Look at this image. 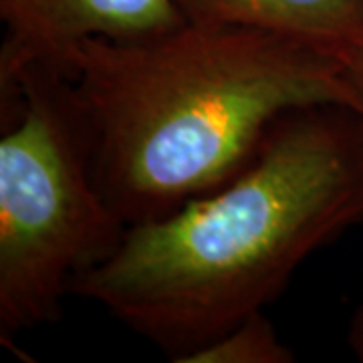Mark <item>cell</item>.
Here are the masks:
<instances>
[{"label": "cell", "instance_id": "1", "mask_svg": "<svg viewBox=\"0 0 363 363\" xmlns=\"http://www.w3.org/2000/svg\"><path fill=\"white\" fill-rule=\"evenodd\" d=\"M363 222V117L313 105L279 117L236 176L131 224L71 295L99 303L172 362L281 295L298 264Z\"/></svg>", "mask_w": 363, "mask_h": 363}, {"label": "cell", "instance_id": "2", "mask_svg": "<svg viewBox=\"0 0 363 363\" xmlns=\"http://www.w3.org/2000/svg\"><path fill=\"white\" fill-rule=\"evenodd\" d=\"M71 79L93 133L97 188L128 226L230 180L289 111L353 109L339 52L220 23L85 40Z\"/></svg>", "mask_w": 363, "mask_h": 363}, {"label": "cell", "instance_id": "3", "mask_svg": "<svg viewBox=\"0 0 363 363\" xmlns=\"http://www.w3.org/2000/svg\"><path fill=\"white\" fill-rule=\"evenodd\" d=\"M0 343L61 319L79 274L121 245L128 224L105 202L93 133L73 79L28 67L0 91Z\"/></svg>", "mask_w": 363, "mask_h": 363}, {"label": "cell", "instance_id": "4", "mask_svg": "<svg viewBox=\"0 0 363 363\" xmlns=\"http://www.w3.org/2000/svg\"><path fill=\"white\" fill-rule=\"evenodd\" d=\"M0 21L2 91L28 67L73 77L85 40L147 39L184 25L186 16L178 0H0Z\"/></svg>", "mask_w": 363, "mask_h": 363}, {"label": "cell", "instance_id": "5", "mask_svg": "<svg viewBox=\"0 0 363 363\" xmlns=\"http://www.w3.org/2000/svg\"><path fill=\"white\" fill-rule=\"evenodd\" d=\"M186 21L252 26L341 52L363 45V0H178Z\"/></svg>", "mask_w": 363, "mask_h": 363}, {"label": "cell", "instance_id": "6", "mask_svg": "<svg viewBox=\"0 0 363 363\" xmlns=\"http://www.w3.org/2000/svg\"><path fill=\"white\" fill-rule=\"evenodd\" d=\"M295 359L264 311H257L218 339L184 355L180 363H293Z\"/></svg>", "mask_w": 363, "mask_h": 363}, {"label": "cell", "instance_id": "7", "mask_svg": "<svg viewBox=\"0 0 363 363\" xmlns=\"http://www.w3.org/2000/svg\"><path fill=\"white\" fill-rule=\"evenodd\" d=\"M341 59L345 63L347 81L353 91V111L363 117V45L343 51Z\"/></svg>", "mask_w": 363, "mask_h": 363}, {"label": "cell", "instance_id": "8", "mask_svg": "<svg viewBox=\"0 0 363 363\" xmlns=\"http://www.w3.org/2000/svg\"><path fill=\"white\" fill-rule=\"evenodd\" d=\"M347 343H350V350L353 351V355L363 363V305L355 311L353 319H351Z\"/></svg>", "mask_w": 363, "mask_h": 363}]
</instances>
